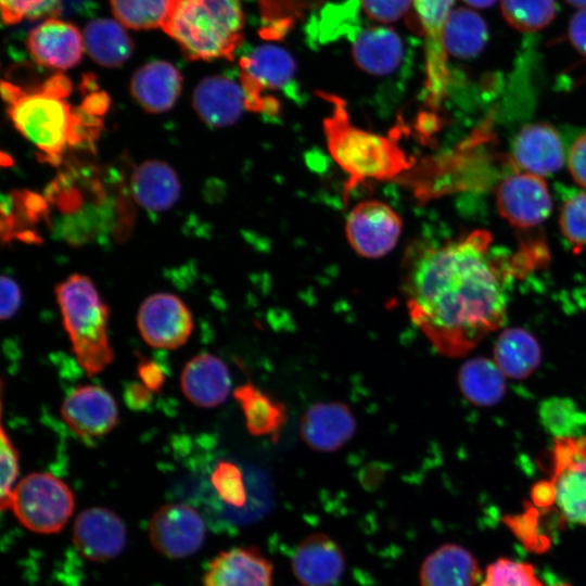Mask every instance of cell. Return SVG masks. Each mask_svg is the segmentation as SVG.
Here are the masks:
<instances>
[{
	"mask_svg": "<svg viewBox=\"0 0 586 586\" xmlns=\"http://www.w3.org/2000/svg\"><path fill=\"white\" fill-rule=\"evenodd\" d=\"M489 243L487 231L475 230L422 250L406 268L409 317L445 356H463L506 319V290Z\"/></svg>",
	"mask_w": 586,
	"mask_h": 586,
	"instance_id": "obj_1",
	"label": "cell"
},
{
	"mask_svg": "<svg viewBox=\"0 0 586 586\" xmlns=\"http://www.w3.org/2000/svg\"><path fill=\"white\" fill-rule=\"evenodd\" d=\"M2 97L14 127L33 143L42 160L52 165L61 162L67 148L91 144L99 132V117L73 109L65 99L41 86L34 91L3 81Z\"/></svg>",
	"mask_w": 586,
	"mask_h": 586,
	"instance_id": "obj_2",
	"label": "cell"
},
{
	"mask_svg": "<svg viewBox=\"0 0 586 586\" xmlns=\"http://www.w3.org/2000/svg\"><path fill=\"white\" fill-rule=\"evenodd\" d=\"M330 112L323 119L327 146L333 161L347 175L346 191L367 180L397 178L410 162L393 135H380L355 126L345 102L321 92Z\"/></svg>",
	"mask_w": 586,
	"mask_h": 586,
	"instance_id": "obj_3",
	"label": "cell"
},
{
	"mask_svg": "<svg viewBox=\"0 0 586 586\" xmlns=\"http://www.w3.org/2000/svg\"><path fill=\"white\" fill-rule=\"evenodd\" d=\"M162 29L190 60H232L244 14L240 0H173Z\"/></svg>",
	"mask_w": 586,
	"mask_h": 586,
	"instance_id": "obj_4",
	"label": "cell"
},
{
	"mask_svg": "<svg viewBox=\"0 0 586 586\" xmlns=\"http://www.w3.org/2000/svg\"><path fill=\"white\" fill-rule=\"evenodd\" d=\"M63 327L80 368L92 377L114 359L107 334L110 309L92 280L74 273L54 290Z\"/></svg>",
	"mask_w": 586,
	"mask_h": 586,
	"instance_id": "obj_5",
	"label": "cell"
},
{
	"mask_svg": "<svg viewBox=\"0 0 586 586\" xmlns=\"http://www.w3.org/2000/svg\"><path fill=\"white\" fill-rule=\"evenodd\" d=\"M72 489L48 472H33L14 487L10 509L26 528L38 534L60 532L73 513Z\"/></svg>",
	"mask_w": 586,
	"mask_h": 586,
	"instance_id": "obj_6",
	"label": "cell"
},
{
	"mask_svg": "<svg viewBox=\"0 0 586 586\" xmlns=\"http://www.w3.org/2000/svg\"><path fill=\"white\" fill-rule=\"evenodd\" d=\"M240 80L246 110L278 116L280 104L267 91L295 92L296 64L282 47L259 44L240 59Z\"/></svg>",
	"mask_w": 586,
	"mask_h": 586,
	"instance_id": "obj_7",
	"label": "cell"
},
{
	"mask_svg": "<svg viewBox=\"0 0 586 586\" xmlns=\"http://www.w3.org/2000/svg\"><path fill=\"white\" fill-rule=\"evenodd\" d=\"M548 484L561 517L586 525V437L556 438Z\"/></svg>",
	"mask_w": 586,
	"mask_h": 586,
	"instance_id": "obj_8",
	"label": "cell"
},
{
	"mask_svg": "<svg viewBox=\"0 0 586 586\" xmlns=\"http://www.w3.org/2000/svg\"><path fill=\"white\" fill-rule=\"evenodd\" d=\"M205 523L189 505L171 502L161 506L149 520L148 536L152 547L169 559H183L201 549Z\"/></svg>",
	"mask_w": 586,
	"mask_h": 586,
	"instance_id": "obj_9",
	"label": "cell"
},
{
	"mask_svg": "<svg viewBox=\"0 0 586 586\" xmlns=\"http://www.w3.org/2000/svg\"><path fill=\"white\" fill-rule=\"evenodd\" d=\"M345 232L358 255L378 258L395 247L402 232V219L386 203L366 200L349 211Z\"/></svg>",
	"mask_w": 586,
	"mask_h": 586,
	"instance_id": "obj_10",
	"label": "cell"
},
{
	"mask_svg": "<svg viewBox=\"0 0 586 586\" xmlns=\"http://www.w3.org/2000/svg\"><path fill=\"white\" fill-rule=\"evenodd\" d=\"M193 326L189 307L171 293L160 292L148 296L137 315L141 337L155 348H179L190 337Z\"/></svg>",
	"mask_w": 586,
	"mask_h": 586,
	"instance_id": "obj_11",
	"label": "cell"
},
{
	"mask_svg": "<svg viewBox=\"0 0 586 586\" xmlns=\"http://www.w3.org/2000/svg\"><path fill=\"white\" fill-rule=\"evenodd\" d=\"M496 206L501 217L513 228L527 230L540 226L549 217L552 201L545 180L523 171L499 183Z\"/></svg>",
	"mask_w": 586,
	"mask_h": 586,
	"instance_id": "obj_12",
	"label": "cell"
},
{
	"mask_svg": "<svg viewBox=\"0 0 586 586\" xmlns=\"http://www.w3.org/2000/svg\"><path fill=\"white\" fill-rule=\"evenodd\" d=\"M61 417L67 428L82 440L102 437L119 422L116 400L100 385L74 388L63 400Z\"/></svg>",
	"mask_w": 586,
	"mask_h": 586,
	"instance_id": "obj_13",
	"label": "cell"
},
{
	"mask_svg": "<svg viewBox=\"0 0 586 586\" xmlns=\"http://www.w3.org/2000/svg\"><path fill=\"white\" fill-rule=\"evenodd\" d=\"M127 531L117 513L105 507L82 510L73 524V543L87 560L104 562L125 549Z\"/></svg>",
	"mask_w": 586,
	"mask_h": 586,
	"instance_id": "obj_14",
	"label": "cell"
},
{
	"mask_svg": "<svg viewBox=\"0 0 586 586\" xmlns=\"http://www.w3.org/2000/svg\"><path fill=\"white\" fill-rule=\"evenodd\" d=\"M351 42L352 58L366 74L385 77L396 73L406 58L402 36L385 25L355 24L346 34Z\"/></svg>",
	"mask_w": 586,
	"mask_h": 586,
	"instance_id": "obj_15",
	"label": "cell"
},
{
	"mask_svg": "<svg viewBox=\"0 0 586 586\" xmlns=\"http://www.w3.org/2000/svg\"><path fill=\"white\" fill-rule=\"evenodd\" d=\"M455 0H413L412 18L425 40V87L437 98L448 76L444 29Z\"/></svg>",
	"mask_w": 586,
	"mask_h": 586,
	"instance_id": "obj_16",
	"label": "cell"
},
{
	"mask_svg": "<svg viewBox=\"0 0 586 586\" xmlns=\"http://www.w3.org/2000/svg\"><path fill=\"white\" fill-rule=\"evenodd\" d=\"M273 565L254 546H239L217 553L208 563L202 586H272Z\"/></svg>",
	"mask_w": 586,
	"mask_h": 586,
	"instance_id": "obj_17",
	"label": "cell"
},
{
	"mask_svg": "<svg viewBox=\"0 0 586 586\" xmlns=\"http://www.w3.org/2000/svg\"><path fill=\"white\" fill-rule=\"evenodd\" d=\"M26 44L36 63L55 69L74 67L80 62L85 50L79 29L55 17L37 25L28 34Z\"/></svg>",
	"mask_w": 586,
	"mask_h": 586,
	"instance_id": "obj_18",
	"label": "cell"
},
{
	"mask_svg": "<svg viewBox=\"0 0 586 586\" xmlns=\"http://www.w3.org/2000/svg\"><path fill=\"white\" fill-rule=\"evenodd\" d=\"M292 571L305 586H333L345 571V557L330 536L314 533L296 547Z\"/></svg>",
	"mask_w": 586,
	"mask_h": 586,
	"instance_id": "obj_19",
	"label": "cell"
},
{
	"mask_svg": "<svg viewBox=\"0 0 586 586\" xmlns=\"http://www.w3.org/2000/svg\"><path fill=\"white\" fill-rule=\"evenodd\" d=\"M512 158L524 173L543 177L563 166L565 152L552 126L535 123L524 126L514 137Z\"/></svg>",
	"mask_w": 586,
	"mask_h": 586,
	"instance_id": "obj_20",
	"label": "cell"
},
{
	"mask_svg": "<svg viewBox=\"0 0 586 586\" xmlns=\"http://www.w3.org/2000/svg\"><path fill=\"white\" fill-rule=\"evenodd\" d=\"M356 431L351 409L342 403H318L303 415L300 432L303 441L318 451H333L349 441Z\"/></svg>",
	"mask_w": 586,
	"mask_h": 586,
	"instance_id": "obj_21",
	"label": "cell"
},
{
	"mask_svg": "<svg viewBox=\"0 0 586 586\" xmlns=\"http://www.w3.org/2000/svg\"><path fill=\"white\" fill-rule=\"evenodd\" d=\"M180 387L192 404L203 408L216 407L229 395V369L219 357L211 353L195 355L181 371Z\"/></svg>",
	"mask_w": 586,
	"mask_h": 586,
	"instance_id": "obj_22",
	"label": "cell"
},
{
	"mask_svg": "<svg viewBox=\"0 0 586 586\" xmlns=\"http://www.w3.org/2000/svg\"><path fill=\"white\" fill-rule=\"evenodd\" d=\"M192 105L199 117L211 127L233 125L245 107L241 84L225 76H208L194 88Z\"/></svg>",
	"mask_w": 586,
	"mask_h": 586,
	"instance_id": "obj_23",
	"label": "cell"
},
{
	"mask_svg": "<svg viewBox=\"0 0 586 586\" xmlns=\"http://www.w3.org/2000/svg\"><path fill=\"white\" fill-rule=\"evenodd\" d=\"M181 85L182 77L171 63L153 61L133 73L130 92L144 111L157 114L175 105Z\"/></svg>",
	"mask_w": 586,
	"mask_h": 586,
	"instance_id": "obj_24",
	"label": "cell"
},
{
	"mask_svg": "<svg viewBox=\"0 0 586 586\" xmlns=\"http://www.w3.org/2000/svg\"><path fill=\"white\" fill-rule=\"evenodd\" d=\"M480 577L475 558L457 544L435 549L420 569V586H475Z\"/></svg>",
	"mask_w": 586,
	"mask_h": 586,
	"instance_id": "obj_25",
	"label": "cell"
},
{
	"mask_svg": "<svg viewBox=\"0 0 586 586\" xmlns=\"http://www.w3.org/2000/svg\"><path fill=\"white\" fill-rule=\"evenodd\" d=\"M130 187L136 202L151 212L169 209L181 192L174 168L157 160L145 161L137 166L131 175Z\"/></svg>",
	"mask_w": 586,
	"mask_h": 586,
	"instance_id": "obj_26",
	"label": "cell"
},
{
	"mask_svg": "<svg viewBox=\"0 0 586 586\" xmlns=\"http://www.w3.org/2000/svg\"><path fill=\"white\" fill-rule=\"evenodd\" d=\"M233 396L242 409L250 434L277 441L288 421L286 407L251 382L237 386Z\"/></svg>",
	"mask_w": 586,
	"mask_h": 586,
	"instance_id": "obj_27",
	"label": "cell"
},
{
	"mask_svg": "<svg viewBox=\"0 0 586 586\" xmlns=\"http://www.w3.org/2000/svg\"><path fill=\"white\" fill-rule=\"evenodd\" d=\"M82 37L89 56L104 67L120 66L132 53V41L116 20L97 18L89 22Z\"/></svg>",
	"mask_w": 586,
	"mask_h": 586,
	"instance_id": "obj_28",
	"label": "cell"
},
{
	"mask_svg": "<svg viewBox=\"0 0 586 586\" xmlns=\"http://www.w3.org/2000/svg\"><path fill=\"white\" fill-rule=\"evenodd\" d=\"M488 38L485 21L477 13L459 8L453 10L444 29V47L447 55L469 59L477 55Z\"/></svg>",
	"mask_w": 586,
	"mask_h": 586,
	"instance_id": "obj_29",
	"label": "cell"
},
{
	"mask_svg": "<svg viewBox=\"0 0 586 586\" xmlns=\"http://www.w3.org/2000/svg\"><path fill=\"white\" fill-rule=\"evenodd\" d=\"M494 356L504 374L521 379L536 369L540 349L537 341L526 331L509 329L497 340Z\"/></svg>",
	"mask_w": 586,
	"mask_h": 586,
	"instance_id": "obj_30",
	"label": "cell"
},
{
	"mask_svg": "<svg viewBox=\"0 0 586 586\" xmlns=\"http://www.w3.org/2000/svg\"><path fill=\"white\" fill-rule=\"evenodd\" d=\"M463 395L475 405H492L504 395V372L495 361L475 358L466 362L459 372Z\"/></svg>",
	"mask_w": 586,
	"mask_h": 586,
	"instance_id": "obj_31",
	"label": "cell"
},
{
	"mask_svg": "<svg viewBox=\"0 0 586 586\" xmlns=\"http://www.w3.org/2000/svg\"><path fill=\"white\" fill-rule=\"evenodd\" d=\"M115 20L125 28H162L173 0H110Z\"/></svg>",
	"mask_w": 586,
	"mask_h": 586,
	"instance_id": "obj_32",
	"label": "cell"
},
{
	"mask_svg": "<svg viewBox=\"0 0 586 586\" xmlns=\"http://www.w3.org/2000/svg\"><path fill=\"white\" fill-rule=\"evenodd\" d=\"M544 426L556 438L581 437L586 429V413L569 398L551 397L539 406Z\"/></svg>",
	"mask_w": 586,
	"mask_h": 586,
	"instance_id": "obj_33",
	"label": "cell"
},
{
	"mask_svg": "<svg viewBox=\"0 0 586 586\" xmlns=\"http://www.w3.org/2000/svg\"><path fill=\"white\" fill-rule=\"evenodd\" d=\"M500 9L506 22L522 33L542 30L557 12L555 0H500Z\"/></svg>",
	"mask_w": 586,
	"mask_h": 586,
	"instance_id": "obj_34",
	"label": "cell"
},
{
	"mask_svg": "<svg viewBox=\"0 0 586 586\" xmlns=\"http://www.w3.org/2000/svg\"><path fill=\"white\" fill-rule=\"evenodd\" d=\"M559 226L573 250L586 249V191L576 192L563 203Z\"/></svg>",
	"mask_w": 586,
	"mask_h": 586,
	"instance_id": "obj_35",
	"label": "cell"
},
{
	"mask_svg": "<svg viewBox=\"0 0 586 586\" xmlns=\"http://www.w3.org/2000/svg\"><path fill=\"white\" fill-rule=\"evenodd\" d=\"M481 586H543L533 565L501 558L488 565Z\"/></svg>",
	"mask_w": 586,
	"mask_h": 586,
	"instance_id": "obj_36",
	"label": "cell"
},
{
	"mask_svg": "<svg viewBox=\"0 0 586 586\" xmlns=\"http://www.w3.org/2000/svg\"><path fill=\"white\" fill-rule=\"evenodd\" d=\"M211 482L220 499L232 507L245 504L246 491L240 468L229 460H219L211 475Z\"/></svg>",
	"mask_w": 586,
	"mask_h": 586,
	"instance_id": "obj_37",
	"label": "cell"
},
{
	"mask_svg": "<svg viewBox=\"0 0 586 586\" xmlns=\"http://www.w3.org/2000/svg\"><path fill=\"white\" fill-rule=\"evenodd\" d=\"M0 4L5 24L55 17L61 10V0H0Z\"/></svg>",
	"mask_w": 586,
	"mask_h": 586,
	"instance_id": "obj_38",
	"label": "cell"
},
{
	"mask_svg": "<svg viewBox=\"0 0 586 586\" xmlns=\"http://www.w3.org/2000/svg\"><path fill=\"white\" fill-rule=\"evenodd\" d=\"M1 510L10 509L12 492L15 487L16 477L20 471V456L10 435L1 426Z\"/></svg>",
	"mask_w": 586,
	"mask_h": 586,
	"instance_id": "obj_39",
	"label": "cell"
},
{
	"mask_svg": "<svg viewBox=\"0 0 586 586\" xmlns=\"http://www.w3.org/2000/svg\"><path fill=\"white\" fill-rule=\"evenodd\" d=\"M365 14L372 21L388 24L402 17H412L413 0H358Z\"/></svg>",
	"mask_w": 586,
	"mask_h": 586,
	"instance_id": "obj_40",
	"label": "cell"
},
{
	"mask_svg": "<svg viewBox=\"0 0 586 586\" xmlns=\"http://www.w3.org/2000/svg\"><path fill=\"white\" fill-rule=\"evenodd\" d=\"M0 317L9 320L17 313L22 304V291L14 279L2 275L0 280Z\"/></svg>",
	"mask_w": 586,
	"mask_h": 586,
	"instance_id": "obj_41",
	"label": "cell"
},
{
	"mask_svg": "<svg viewBox=\"0 0 586 586\" xmlns=\"http://www.w3.org/2000/svg\"><path fill=\"white\" fill-rule=\"evenodd\" d=\"M566 164L573 180L586 189V132L571 145Z\"/></svg>",
	"mask_w": 586,
	"mask_h": 586,
	"instance_id": "obj_42",
	"label": "cell"
},
{
	"mask_svg": "<svg viewBox=\"0 0 586 586\" xmlns=\"http://www.w3.org/2000/svg\"><path fill=\"white\" fill-rule=\"evenodd\" d=\"M137 373L140 382L153 393L158 392L165 382V372L154 360L138 355Z\"/></svg>",
	"mask_w": 586,
	"mask_h": 586,
	"instance_id": "obj_43",
	"label": "cell"
},
{
	"mask_svg": "<svg viewBox=\"0 0 586 586\" xmlns=\"http://www.w3.org/2000/svg\"><path fill=\"white\" fill-rule=\"evenodd\" d=\"M152 391L141 382H131L124 392L126 405L136 411L144 410L152 402Z\"/></svg>",
	"mask_w": 586,
	"mask_h": 586,
	"instance_id": "obj_44",
	"label": "cell"
},
{
	"mask_svg": "<svg viewBox=\"0 0 586 586\" xmlns=\"http://www.w3.org/2000/svg\"><path fill=\"white\" fill-rule=\"evenodd\" d=\"M569 38L573 47L586 56V9L577 11L569 25Z\"/></svg>",
	"mask_w": 586,
	"mask_h": 586,
	"instance_id": "obj_45",
	"label": "cell"
},
{
	"mask_svg": "<svg viewBox=\"0 0 586 586\" xmlns=\"http://www.w3.org/2000/svg\"><path fill=\"white\" fill-rule=\"evenodd\" d=\"M110 104V99L103 91H93L88 94L82 102L81 109L93 116H101L105 113Z\"/></svg>",
	"mask_w": 586,
	"mask_h": 586,
	"instance_id": "obj_46",
	"label": "cell"
},
{
	"mask_svg": "<svg viewBox=\"0 0 586 586\" xmlns=\"http://www.w3.org/2000/svg\"><path fill=\"white\" fill-rule=\"evenodd\" d=\"M471 7L484 9L493 5L497 0H462Z\"/></svg>",
	"mask_w": 586,
	"mask_h": 586,
	"instance_id": "obj_47",
	"label": "cell"
},
{
	"mask_svg": "<svg viewBox=\"0 0 586 586\" xmlns=\"http://www.w3.org/2000/svg\"><path fill=\"white\" fill-rule=\"evenodd\" d=\"M570 5L577 8L579 10L586 9V0H564Z\"/></svg>",
	"mask_w": 586,
	"mask_h": 586,
	"instance_id": "obj_48",
	"label": "cell"
},
{
	"mask_svg": "<svg viewBox=\"0 0 586 586\" xmlns=\"http://www.w3.org/2000/svg\"><path fill=\"white\" fill-rule=\"evenodd\" d=\"M550 586H572V585H570V584H568V583H564V582H558V583L552 584V585H550Z\"/></svg>",
	"mask_w": 586,
	"mask_h": 586,
	"instance_id": "obj_49",
	"label": "cell"
}]
</instances>
